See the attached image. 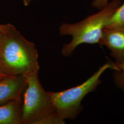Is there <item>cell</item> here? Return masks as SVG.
<instances>
[{"label":"cell","instance_id":"cell-1","mask_svg":"<svg viewBox=\"0 0 124 124\" xmlns=\"http://www.w3.org/2000/svg\"><path fill=\"white\" fill-rule=\"evenodd\" d=\"M0 68L7 75L39 74L36 45L26 40L15 27L3 32L0 41Z\"/></svg>","mask_w":124,"mask_h":124},{"label":"cell","instance_id":"cell-2","mask_svg":"<svg viewBox=\"0 0 124 124\" xmlns=\"http://www.w3.org/2000/svg\"><path fill=\"white\" fill-rule=\"evenodd\" d=\"M121 3L119 0H113L99 12L79 22L62 23L59 27L60 35L72 38L69 43L63 45L61 50L63 56H70L77 47L82 44H99L103 30Z\"/></svg>","mask_w":124,"mask_h":124},{"label":"cell","instance_id":"cell-3","mask_svg":"<svg viewBox=\"0 0 124 124\" xmlns=\"http://www.w3.org/2000/svg\"><path fill=\"white\" fill-rule=\"evenodd\" d=\"M39 74L26 76V86L22 98V124H63L51 97L40 83Z\"/></svg>","mask_w":124,"mask_h":124},{"label":"cell","instance_id":"cell-4","mask_svg":"<svg viewBox=\"0 0 124 124\" xmlns=\"http://www.w3.org/2000/svg\"><path fill=\"white\" fill-rule=\"evenodd\" d=\"M109 69L118 70L116 64L106 63L81 84L61 92H48L58 117L65 121L76 119L83 110L82 100L102 83L100 77Z\"/></svg>","mask_w":124,"mask_h":124},{"label":"cell","instance_id":"cell-5","mask_svg":"<svg viewBox=\"0 0 124 124\" xmlns=\"http://www.w3.org/2000/svg\"><path fill=\"white\" fill-rule=\"evenodd\" d=\"M99 44L105 46L111 51L116 63L124 61V25L105 28Z\"/></svg>","mask_w":124,"mask_h":124},{"label":"cell","instance_id":"cell-6","mask_svg":"<svg viewBox=\"0 0 124 124\" xmlns=\"http://www.w3.org/2000/svg\"><path fill=\"white\" fill-rule=\"evenodd\" d=\"M22 75H7L0 79V105L13 100H22L26 86Z\"/></svg>","mask_w":124,"mask_h":124},{"label":"cell","instance_id":"cell-7","mask_svg":"<svg viewBox=\"0 0 124 124\" xmlns=\"http://www.w3.org/2000/svg\"><path fill=\"white\" fill-rule=\"evenodd\" d=\"M22 100H13L0 105V124H22Z\"/></svg>","mask_w":124,"mask_h":124},{"label":"cell","instance_id":"cell-8","mask_svg":"<svg viewBox=\"0 0 124 124\" xmlns=\"http://www.w3.org/2000/svg\"><path fill=\"white\" fill-rule=\"evenodd\" d=\"M124 25V3L116 10L108 21L105 28H111Z\"/></svg>","mask_w":124,"mask_h":124},{"label":"cell","instance_id":"cell-9","mask_svg":"<svg viewBox=\"0 0 124 124\" xmlns=\"http://www.w3.org/2000/svg\"><path fill=\"white\" fill-rule=\"evenodd\" d=\"M116 65L118 70H114L113 80L116 86L124 92V61Z\"/></svg>","mask_w":124,"mask_h":124},{"label":"cell","instance_id":"cell-10","mask_svg":"<svg viewBox=\"0 0 124 124\" xmlns=\"http://www.w3.org/2000/svg\"><path fill=\"white\" fill-rule=\"evenodd\" d=\"M109 0H94L92 3V6L94 8L101 10L108 3Z\"/></svg>","mask_w":124,"mask_h":124},{"label":"cell","instance_id":"cell-11","mask_svg":"<svg viewBox=\"0 0 124 124\" xmlns=\"http://www.w3.org/2000/svg\"><path fill=\"white\" fill-rule=\"evenodd\" d=\"M15 27L11 24L8 23L6 24H0V31L2 32L8 31Z\"/></svg>","mask_w":124,"mask_h":124},{"label":"cell","instance_id":"cell-12","mask_svg":"<svg viewBox=\"0 0 124 124\" xmlns=\"http://www.w3.org/2000/svg\"><path fill=\"white\" fill-rule=\"evenodd\" d=\"M22 1L24 6H28L31 3L32 0H22Z\"/></svg>","mask_w":124,"mask_h":124},{"label":"cell","instance_id":"cell-13","mask_svg":"<svg viewBox=\"0 0 124 124\" xmlns=\"http://www.w3.org/2000/svg\"><path fill=\"white\" fill-rule=\"evenodd\" d=\"M6 76H7V75H6L0 68V79L3 78V77H4Z\"/></svg>","mask_w":124,"mask_h":124},{"label":"cell","instance_id":"cell-14","mask_svg":"<svg viewBox=\"0 0 124 124\" xmlns=\"http://www.w3.org/2000/svg\"><path fill=\"white\" fill-rule=\"evenodd\" d=\"M3 32H4L0 31V40L1 39V38H2V35H3Z\"/></svg>","mask_w":124,"mask_h":124}]
</instances>
